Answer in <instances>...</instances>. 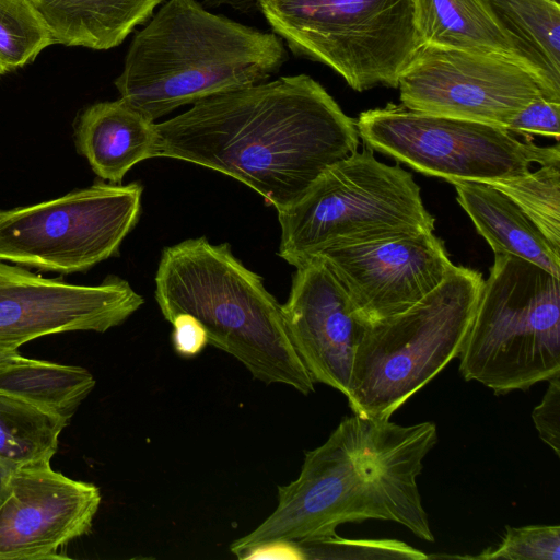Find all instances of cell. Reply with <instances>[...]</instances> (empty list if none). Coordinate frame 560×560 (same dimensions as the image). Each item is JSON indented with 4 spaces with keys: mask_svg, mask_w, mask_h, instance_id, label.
<instances>
[{
    "mask_svg": "<svg viewBox=\"0 0 560 560\" xmlns=\"http://www.w3.org/2000/svg\"><path fill=\"white\" fill-rule=\"evenodd\" d=\"M462 558L482 560H560V526H506L501 544L477 556Z\"/></svg>",
    "mask_w": 560,
    "mask_h": 560,
    "instance_id": "d4e9b609",
    "label": "cell"
},
{
    "mask_svg": "<svg viewBox=\"0 0 560 560\" xmlns=\"http://www.w3.org/2000/svg\"><path fill=\"white\" fill-rule=\"evenodd\" d=\"M55 44L106 50L145 23L163 0H31Z\"/></svg>",
    "mask_w": 560,
    "mask_h": 560,
    "instance_id": "d6986e66",
    "label": "cell"
},
{
    "mask_svg": "<svg viewBox=\"0 0 560 560\" xmlns=\"http://www.w3.org/2000/svg\"><path fill=\"white\" fill-rule=\"evenodd\" d=\"M490 185L510 197L560 249V163L545 164L535 172Z\"/></svg>",
    "mask_w": 560,
    "mask_h": 560,
    "instance_id": "603a6c76",
    "label": "cell"
},
{
    "mask_svg": "<svg viewBox=\"0 0 560 560\" xmlns=\"http://www.w3.org/2000/svg\"><path fill=\"white\" fill-rule=\"evenodd\" d=\"M292 547L299 548L302 551H312L313 553L322 552L318 558L413 560L430 558V556L423 553L421 550H418L404 541L393 539L349 540L335 535L318 540L300 542Z\"/></svg>",
    "mask_w": 560,
    "mask_h": 560,
    "instance_id": "484cf974",
    "label": "cell"
},
{
    "mask_svg": "<svg viewBox=\"0 0 560 560\" xmlns=\"http://www.w3.org/2000/svg\"><path fill=\"white\" fill-rule=\"evenodd\" d=\"M143 303L128 281L116 276L98 284H73L0 261V348L19 349L68 331L105 332Z\"/></svg>",
    "mask_w": 560,
    "mask_h": 560,
    "instance_id": "7c38bea8",
    "label": "cell"
},
{
    "mask_svg": "<svg viewBox=\"0 0 560 560\" xmlns=\"http://www.w3.org/2000/svg\"><path fill=\"white\" fill-rule=\"evenodd\" d=\"M287 60L273 32L213 14L196 0H170L133 37L115 86L155 121L184 105L264 83Z\"/></svg>",
    "mask_w": 560,
    "mask_h": 560,
    "instance_id": "3957f363",
    "label": "cell"
},
{
    "mask_svg": "<svg viewBox=\"0 0 560 560\" xmlns=\"http://www.w3.org/2000/svg\"><path fill=\"white\" fill-rule=\"evenodd\" d=\"M397 88L409 109L503 128L536 98L560 102L535 73L511 59L428 45L417 46Z\"/></svg>",
    "mask_w": 560,
    "mask_h": 560,
    "instance_id": "8fae6325",
    "label": "cell"
},
{
    "mask_svg": "<svg viewBox=\"0 0 560 560\" xmlns=\"http://www.w3.org/2000/svg\"><path fill=\"white\" fill-rule=\"evenodd\" d=\"M19 349L0 348V364L19 354Z\"/></svg>",
    "mask_w": 560,
    "mask_h": 560,
    "instance_id": "4dcf8cb0",
    "label": "cell"
},
{
    "mask_svg": "<svg viewBox=\"0 0 560 560\" xmlns=\"http://www.w3.org/2000/svg\"><path fill=\"white\" fill-rule=\"evenodd\" d=\"M281 306L291 343L313 381L347 396L366 324L319 256L295 267Z\"/></svg>",
    "mask_w": 560,
    "mask_h": 560,
    "instance_id": "9a60e30c",
    "label": "cell"
},
{
    "mask_svg": "<svg viewBox=\"0 0 560 560\" xmlns=\"http://www.w3.org/2000/svg\"><path fill=\"white\" fill-rule=\"evenodd\" d=\"M542 400L532 412L539 438L560 456V373L548 380Z\"/></svg>",
    "mask_w": 560,
    "mask_h": 560,
    "instance_id": "83f0119b",
    "label": "cell"
},
{
    "mask_svg": "<svg viewBox=\"0 0 560 560\" xmlns=\"http://www.w3.org/2000/svg\"><path fill=\"white\" fill-rule=\"evenodd\" d=\"M100 489L54 470L50 462L11 470L0 497V560H44L86 535Z\"/></svg>",
    "mask_w": 560,
    "mask_h": 560,
    "instance_id": "4fadbf2b",
    "label": "cell"
},
{
    "mask_svg": "<svg viewBox=\"0 0 560 560\" xmlns=\"http://www.w3.org/2000/svg\"><path fill=\"white\" fill-rule=\"evenodd\" d=\"M502 25L533 54L560 84L559 0H482Z\"/></svg>",
    "mask_w": 560,
    "mask_h": 560,
    "instance_id": "7402d4cb",
    "label": "cell"
},
{
    "mask_svg": "<svg viewBox=\"0 0 560 560\" xmlns=\"http://www.w3.org/2000/svg\"><path fill=\"white\" fill-rule=\"evenodd\" d=\"M459 372L497 395L560 373V278L513 255H494L458 355Z\"/></svg>",
    "mask_w": 560,
    "mask_h": 560,
    "instance_id": "52a82bcc",
    "label": "cell"
},
{
    "mask_svg": "<svg viewBox=\"0 0 560 560\" xmlns=\"http://www.w3.org/2000/svg\"><path fill=\"white\" fill-rule=\"evenodd\" d=\"M278 255L293 267L334 247L434 230L420 186L369 147L328 167L291 207L279 211Z\"/></svg>",
    "mask_w": 560,
    "mask_h": 560,
    "instance_id": "8992f818",
    "label": "cell"
},
{
    "mask_svg": "<svg viewBox=\"0 0 560 560\" xmlns=\"http://www.w3.org/2000/svg\"><path fill=\"white\" fill-rule=\"evenodd\" d=\"M154 281L167 322L191 315L205 328L208 343L238 360L255 380L303 395L315 390L289 338L281 304L229 243L213 245L202 236L165 247Z\"/></svg>",
    "mask_w": 560,
    "mask_h": 560,
    "instance_id": "277c9868",
    "label": "cell"
},
{
    "mask_svg": "<svg viewBox=\"0 0 560 560\" xmlns=\"http://www.w3.org/2000/svg\"><path fill=\"white\" fill-rule=\"evenodd\" d=\"M94 387V376L81 366L28 359L21 353L0 364V392L68 420Z\"/></svg>",
    "mask_w": 560,
    "mask_h": 560,
    "instance_id": "ffe728a7",
    "label": "cell"
},
{
    "mask_svg": "<svg viewBox=\"0 0 560 560\" xmlns=\"http://www.w3.org/2000/svg\"><path fill=\"white\" fill-rule=\"evenodd\" d=\"M417 46L428 45L511 59L535 73L555 94L560 84L541 68L529 49L482 0H413Z\"/></svg>",
    "mask_w": 560,
    "mask_h": 560,
    "instance_id": "2e32d148",
    "label": "cell"
},
{
    "mask_svg": "<svg viewBox=\"0 0 560 560\" xmlns=\"http://www.w3.org/2000/svg\"><path fill=\"white\" fill-rule=\"evenodd\" d=\"M143 186L97 180L62 197L0 210V260L67 275L117 256L139 221Z\"/></svg>",
    "mask_w": 560,
    "mask_h": 560,
    "instance_id": "30bf717a",
    "label": "cell"
},
{
    "mask_svg": "<svg viewBox=\"0 0 560 560\" xmlns=\"http://www.w3.org/2000/svg\"><path fill=\"white\" fill-rule=\"evenodd\" d=\"M436 442L434 422L399 425L345 417L320 446L305 453L299 477L278 487L275 511L234 540L231 552L254 558L335 536L339 525L366 520L396 522L433 542L417 478Z\"/></svg>",
    "mask_w": 560,
    "mask_h": 560,
    "instance_id": "7a4b0ae2",
    "label": "cell"
},
{
    "mask_svg": "<svg viewBox=\"0 0 560 560\" xmlns=\"http://www.w3.org/2000/svg\"><path fill=\"white\" fill-rule=\"evenodd\" d=\"M11 470L0 464V497L4 490Z\"/></svg>",
    "mask_w": 560,
    "mask_h": 560,
    "instance_id": "1f68e13d",
    "label": "cell"
},
{
    "mask_svg": "<svg viewBox=\"0 0 560 560\" xmlns=\"http://www.w3.org/2000/svg\"><path fill=\"white\" fill-rule=\"evenodd\" d=\"M155 132L156 156L225 174L277 212L294 205L359 145L355 121L306 74L203 98L155 122Z\"/></svg>",
    "mask_w": 560,
    "mask_h": 560,
    "instance_id": "6da1fadb",
    "label": "cell"
},
{
    "mask_svg": "<svg viewBox=\"0 0 560 560\" xmlns=\"http://www.w3.org/2000/svg\"><path fill=\"white\" fill-rule=\"evenodd\" d=\"M452 184L457 202L494 255L521 257L560 278V249L510 197L487 183L459 180Z\"/></svg>",
    "mask_w": 560,
    "mask_h": 560,
    "instance_id": "ac0fdd59",
    "label": "cell"
},
{
    "mask_svg": "<svg viewBox=\"0 0 560 560\" xmlns=\"http://www.w3.org/2000/svg\"><path fill=\"white\" fill-rule=\"evenodd\" d=\"M70 420L0 392V464L9 470L50 462Z\"/></svg>",
    "mask_w": 560,
    "mask_h": 560,
    "instance_id": "44dd1931",
    "label": "cell"
},
{
    "mask_svg": "<svg viewBox=\"0 0 560 560\" xmlns=\"http://www.w3.org/2000/svg\"><path fill=\"white\" fill-rule=\"evenodd\" d=\"M317 256L345 289L366 325L416 304L434 290L454 266L443 242L431 231L328 248Z\"/></svg>",
    "mask_w": 560,
    "mask_h": 560,
    "instance_id": "5bb4252c",
    "label": "cell"
},
{
    "mask_svg": "<svg viewBox=\"0 0 560 560\" xmlns=\"http://www.w3.org/2000/svg\"><path fill=\"white\" fill-rule=\"evenodd\" d=\"M205 8L230 7L241 13L253 14L258 12L257 0H205Z\"/></svg>",
    "mask_w": 560,
    "mask_h": 560,
    "instance_id": "f546056e",
    "label": "cell"
},
{
    "mask_svg": "<svg viewBox=\"0 0 560 560\" xmlns=\"http://www.w3.org/2000/svg\"><path fill=\"white\" fill-rule=\"evenodd\" d=\"M296 56L324 63L354 91L397 88L416 48L413 0H257Z\"/></svg>",
    "mask_w": 560,
    "mask_h": 560,
    "instance_id": "ba28073f",
    "label": "cell"
},
{
    "mask_svg": "<svg viewBox=\"0 0 560 560\" xmlns=\"http://www.w3.org/2000/svg\"><path fill=\"white\" fill-rule=\"evenodd\" d=\"M359 138L378 151L430 176L450 183H493L525 175L532 163H560L559 144L520 141L501 126L432 115L388 103L362 112Z\"/></svg>",
    "mask_w": 560,
    "mask_h": 560,
    "instance_id": "9c48e42d",
    "label": "cell"
},
{
    "mask_svg": "<svg viewBox=\"0 0 560 560\" xmlns=\"http://www.w3.org/2000/svg\"><path fill=\"white\" fill-rule=\"evenodd\" d=\"M52 44L31 0H0V77L33 61Z\"/></svg>",
    "mask_w": 560,
    "mask_h": 560,
    "instance_id": "cb8c5ba5",
    "label": "cell"
},
{
    "mask_svg": "<svg viewBox=\"0 0 560 560\" xmlns=\"http://www.w3.org/2000/svg\"><path fill=\"white\" fill-rule=\"evenodd\" d=\"M483 281L477 270L454 265L416 304L365 326L346 396L354 415L390 419L458 358Z\"/></svg>",
    "mask_w": 560,
    "mask_h": 560,
    "instance_id": "5b68a950",
    "label": "cell"
},
{
    "mask_svg": "<svg viewBox=\"0 0 560 560\" xmlns=\"http://www.w3.org/2000/svg\"><path fill=\"white\" fill-rule=\"evenodd\" d=\"M78 152L93 172L120 184L136 164L156 156L155 122L121 98L86 107L74 126Z\"/></svg>",
    "mask_w": 560,
    "mask_h": 560,
    "instance_id": "e0dca14e",
    "label": "cell"
},
{
    "mask_svg": "<svg viewBox=\"0 0 560 560\" xmlns=\"http://www.w3.org/2000/svg\"><path fill=\"white\" fill-rule=\"evenodd\" d=\"M171 324L173 325V346L179 355L195 357L208 345L205 328L191 315L179 314Z\"/></svg>",
    "mask_w": 560,
    "mask_h": 560,
    "instance_id": "f1b7e54d",
    "label": "cell"
},
{
    "mask_svg": "<svg viewBox=\"0 0 560 560\" xmlns=\"http://www.w3.org/2000/svg\"><path fill=\"white\" fill-rule=\"evenodd\" d=\"M559 113L560 102L539 97L521 109L505 129L524 137L539 135L558 141L560 138Z\"/></svg>",
    "mask_w": 560,
    "mask_h": 560,
    "instance_id": "4316f807",
    "label": "cell"
}]
</instances>
